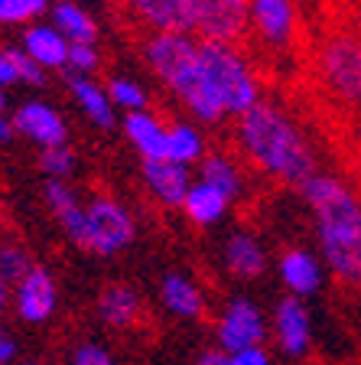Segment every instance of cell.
Returning <instances> with one entry per match:
<instances>
[{
  "label": "cell",
  "instance_id": "6da1fadb",
  "mask_svg": "<svg viewBox=\"0 0 361 365\" xmlns=\"http://www.w3.org/2000/svg\"><path fill=\"white\" fill-rule=\"evenodd\" d=\"M238 160L254 173L303 190L319 173V157L303 124L277 101H257L251 111L234 118Z\"/></svg>",
  "mask_w": 361,
  "mask_h": 365
},
{
  "label": "cell",
  "instance_id": "7a4b0ae2",
  "mask_svg": "<svg viewBox=\"0 0 361 365\" xmlns=\"http://www.w3.org/2000/svg\"><path fill=\"white\" fill-rule=\"evenodd\" d=\"M300 192L316 225L323 267L342 287L361 294V196L355 182L319 170Z\"/></svg>",
  "mask_w": 361,
  "mask_h": 365
},
{
  "label": "cell",
  "instance_id": "3957f363",
  "mask_svg": "<svg viewBox=\"0 0 361 365\" xmlns=\"http://www.w3.org/2000/svg\"><path fill=\"white\" fill-rule=\"evenodd\" d=\"M140 56L157 82L182 105L189 121L199 128H215L225 121L219 101L205 82L199 36L192 33H147L140 36Z\"/></svg>",
  "mask_w": 361,
  "mask_h": 365
},
{
  "label": "cell",
  "instance_id": "277c9868",
  "mask_svg": "<svg viewBox=\"0 0 361 365\" xmlns=\"http://www.w3.org/2000/svg\"><path fill=\"white\" fill-rule=\"evenodd\" d=\"M199 56H202L205 82H209L211 95L219 101L225 121L241 118L257 101H263V78L257 72L254 59L241 46L199 39Z\"/></svg>",
  "mask_w": 361,
  "mask_h": 365
},
{
  "label": "cell",
  "instance_id": "5b68a950",
  "mask_svg": "<svg viewBox=\"0 0 361 365\" xmlns=\"http://www.w3.org/2000/svg\"><path fill=\"white\" fill-rule=\"evenodd\" d=\"M313 76L323 95L342 111L361 114V36L348 26H329L313 49Z\"/></svg>",
  "mask_w": 361,
  "mask_h": 365
},
{
  "label": "cell",
  "instance_id": "8992f818",
  "mask_svg": "<svg viewBox=\"0 0 361 365\" xmlns=\"http://www.w3.org/2000/svg\"><path fill=\"white\" fill-rule=\"evenodd\" d=\"M137 235V222L114 196H95L85 202V238L82 248L98 255V258H114L127 248Z\"/></svg>",
  "mask_w": 361,
  "mask_h": 365
},
{
  "label": "cell",
  "instance_id": "52a82bcc",
  "mask_svg": "<svg viewBox=\"0 0 361 365\" xmlns=\"http://www.w3.org/2000/svg\"><path fill=\"white\" fill-rule=\"evenodd\" d=\"M300 23L296 0H248V39H254L263 53H293Z\"/></svg>",
  "mask_w": 361,
  "mask_h": 365
},
{
  "label": "cell",
  "instance_id": "ba28073f",
  "mask_svg": "<svg viewBox=\"0 0 361 365\" xmlns=\"http://www.w3.org/2000/svg\"><path fill=\"white\" fill-rule=\"evenodd\" d=\"M192 23V36L211 43H234L248 39V0H182Z\"/></svg>",
  "mask_w": 361,
  "mask_h": 365
},
{
  "label": "cell",
  "instance_id": "9c48e42d",
  "mask_svg": "<svg viewBox=\"0 0 361 365\" xmlns=\"http://www.w3.org/2000/svg\"><path fill=\"white\" fill-rule=\"evenodd\" d=\"M215 333H219V349L234 356L241 349H251V346H261L263 342V313L254 300L248 297H231L221 310L219 323H215Z\"/></svg>",
  "mask_w": 361,
  "mask_h": 365
},
{
  "label": "cell",
  "instance_id": "30bf717a",
  "mask_svg": "<svg viewBox=\"0 0 361 365\" xmlns=\"http://www.w3.org/2000/svg\"><path fill=\"white\" fill-rule=\"evenodd\" d=\"M10 124H14V134L33 140V144L43 147V150L66 147V137H68L66 118H62L53 105H46V101H39V98L23 101V105L14 111Z\"/></svg>",
  "mask_w": 361,
  "mask_h": 365
},
{
  "label": "cell",
  "instance_id": "8fae6325",
  "mask_svg": "<svg viewBox=\"0 0 361 365\" xmlns=\"http://www.w3.org/2000/svg\"><path fill=\"white\" fill-rule=\"evenodd\" d=\"M143 186L166 209H182V199H186L189 186L196 180V173L182 163H173V160H143Z\"/></svg>",
  "mask_w": 361,
  "mask_h": 365
},
{
  "label": "cell",
  "instance_id": "7c38bea8",
  "mask_svg": "<svg viewBox=\"0 0 361 365\" xmlns=\"http://www.w3.org/2000/svg\"><path fill=\"white\" fill-rule=\"evenodd\" d=\"M16 313H20L26 323H43V319L53 317L56 304H59V287H56V277L46 267H30L26 277L16 284Z\"/></svg>",
  "mask_w": 361,
  "mask_h": 365
},
{
  "label": "cell",
  "instance_id": "4fadbf2b",
  "mask_svg": "<svg viewBox=\"0 0 361 365\" xmlns=\"http://www.w3.org/2000/svg\"><path fill=\"white\" fill-rule=\"evenodd\" d=\"M127 16L147 33H192L182 0H124Z\"/></svg>",
  "mask_w": 361,
  "mask_h": 365
},
{
  "label": "cell",
  "instance_id": "5bb4252c",
  "mask_svg": "<svg viewBox=\"0 0 361 365\" xmlns=\"http://www.w3.org/2000/svg\"><path fill=\"white\" fill-rule=\"evenodd\" d=\"M277 271H280V281H283L286 294L290 297H309L316 294L323 287V261L319 255H313L309 248H283L277 258Z\"/></svg>",
  "mask_w": 361,
  "mask_h": 365
},
{
  "label": "cell",
  "instance_id": "9a60e30c",
  "mask_svg": "<svg viewBox=\"0 0 361 365\" xmlns=\"http://www.w3.org/2000/svg\"><path fill=\"white\" fill-rule=\"evenodd\" d=\"M273 336H277V346L286 356H303L309 349L313 323H309V310L300 297L286 294L277 304V310H273Z\"/></svg>",
  "mask_w": 361,
  "mask_h": 365
},
{
  "label": "cell",
  "instance_id": "2e32d148",
  "mask_svg": "<svg viewBox=\"0 0 361 365\" xmlns=\"http://www.w3.org/2000/svg\"><path fill=\"white\" fill-rule=\"evenodd\" d=\"M221 258H225L228 274L238 277V281H254V277H261L267 271V248H263V242L254 232H244V228H238V232H231L225 238Z\"/></svg>",
  "mask_w": 361,
  "mask_h": 365
},
{
  "label": "cell",
  "instance_id": "e0dca14e",
  "mask_svg": "<svg viewBox=\"0 0 361 365\" xmlns=\"http://www.w3.org/2000/svg\"><path fill=\"white\" fill-rule=\"evenodd\" d=\"M120 128H124L127 144L134 147L143 160H163L166 157V121L159 114H153L150 108H147V111L124 114Z\"/></svg>",
  "mask_w": 361,
  "mask_h": 365
},
{
  "label": "cell",
  "instance_id": "ac0fdd59",
  "mask_svg": "<svg viewBox=\"0 0 361 365\" xmlns=\"http://www.w3.org/2000/svg\"><path fill=\"white\" fill-rule=\"evenodd\" d=\"M98 317L114 329H134L143 319V300L134 287L127 284H108L98 294Z\"/></svg>",
  "mask_w": 361,
  "mask_h": 365
},
{
  "label": "cell",
  "instance_id": "d6986e66",
  "mask_svg": "<svg viewBox=\"0 0 361 365\" xmlns=\"http://www.w3.org/2000/svg\"><path fill=\"white\" fill-rule=\"evenodd\" d=\"M20 49L36 62L39 68H66L68 66V43L59 30H53L49 23H33L23 30Z\"/></svg>",
  "mask_w": 361,
  "mask_h": 365
},
{
  "label": "cell",
  "instance_id": "ffe728a7",
  "mask_svg": "<svg viewBox=\"0 0 361 365\" xmlns=\"http://www.w3.org/2000/svg\"><path fill=\"white\" fill-rule=\"evenodd\" d=\"M49 26L66 36L68 46H95L98 43V20L75 0H56L49 7Z\"/></svg>",
  "mask_w": 361,
  "mask_h": 365
},
{
  "label": "cell",
  "instance_id": "44dd1931",
  "mask_svg": "<svg viewBox=\"0 0 361 365\" xmlns=\"http://www.w3.org/2000/svg\"><path fill=\"white\" fill-rule=\"evenodd\" d=\"M196 180L215 186V190L225 192L234 202V199L244 192V180H248V176H244V163H241L238 157L221 153V150H209L202 157V163L196 167Z\"/></svg>",
  "mask_w": 361,
  "mask_h": 365
},
{
  "label": "cell",
  "instance_id": "7402d4cb",
  "mask_svg": "<svg viewBox=\"0 0 361 365\" xmlns=\"http://www.w3.org/2000/svg\"><path fill=\"white\" fill-rule=\"evenodd\" d=\"M205 153H209V144H205V134L196 121L179 118V121L166 124V160L192 170L202 163Z\"/></svg>",
  "mask_w": 361,
  "mask_h": 365
},
{
  "label": "cell",
  "instance_id": "603a6c76",
  "mask_svg": "<svg viewBox=\"0 0 361 365\" xmlns=\"http://www.w3.org/2000/svg\"><path fill=\"white\" fill-rule=\"evenodd\" d=\"M228 209H231V199H228L225 192H219L215 186L199 182V180H192L186 199H182V212H186V219L199 228L219 225V222L228 215Z\"/></svg>",
  "mask_w": 361,
  "mask_h": 365
},
{
  "label": "cell",
  "instance_id": "cb8c5ba5",
  "mask_svg": "<svg viewBox=\"0 0 361 365\" xmlns=\"http://www.w3.org/2000/svg\"><path fill=\"white\" fill-rule=\"evenodd\" d=\"M68 91H72V98L78 101V108L85 111L95 128L108 130L117 124V111H114L111 98H108L105 85H98L95 78H85V76H68Z\"/></svg>",
  "mask_w": 361,
  "mask_h": 365
},
{
  "label": "cell",
  "instance_id": "d4e9b609",
  "mask_svg": "<svg viewBox=\"0 0 361 365\" xmlns=\"http://www.w3.org/2000/svg\"><path fill=\"white\" fill-rule=\"evenodd\" d=\"M159 297H163L166 310L182 319H202L205 317V297L199 284L186 274H166L159 284Z\"/></svg>",
  "mask_w": 361,
  "mask_h": 365
},
{
  "label": "cell",
  "instance_id": "484cf974",
  "mask_svg": "<svg viewBox=\"0 0 361 365\" xmlns=\"http://www.w3.org/2000/svg\"><path fill=\"white\" fill-rule=\"evenodd\" d=\"M105 91H108V98H111L114 111L134 114V111H147V105H150L147 88L140 82H134V78H111L105 85Z\"/></svg>",
  "mask_w": 361,
  "mask_h": 365
},
{
  "label": "cell",
  "instance_id": "4316f807",
  "mask_svg": "<svg viewBox=\"0 0 361 365\" xmlns=\"http://www.w3.org/2000/svg\"><path fill=\"white\" fill-rule=\"evenodd\" d=\"M49 14V0H0V26H16V23H33Z\"/></svg>",
  "mask_w": 361,
  "mask_h": 365
},
{
  "label": "cell",
  "instance_id": "83f0119b",
  "mask_svg": "<svg viewBox=\"0 0 361 365\" xmlns=\"http://www.w3.org/2000/svg\"><path fill=\"white\" fill-rule=\"evenodd\" d=\"M39 170L46 173V180H62L66 182L68 176L75 173V153L68 147H53V150L39 153Z\"/></svg>",
  "mask_w": 361,
  "mask_h": 365
},
{
  "label": "cell",
  "instance_id": "f1b7e54d",
  "mask_svg": "<svg viewBox=\"0 0 361 365\" xmlns=\"http://www.w3.org/2000/svg\"><path fill=\"white\" fill-rule=\"evenodd\" d=\"M30 267V255L20 245H0V277L7 284H20Z\"/></svg>",
  "mask_w": 361,
  "mask_h": 365
},
{
  "label": "cell",
  "instance_id": "f546056e",
  "mask_svg": "<svg viewBox=\"0 0 361 365\" xmlns=\"http://www.w3.org/2000/svg\"><path fill=\"white\" fill-rule=\"evenodd\" d=\"M43 196H46V205L53 209L56 219H59V215H66L68 209H75V205H78L75 190H72L68 182H62V180H46Z\"/></svg>",
  "mask_w": 361,
  "mask_h": 365
},
{
  "label": "cell",
  "instance_id": "4dcf8cb0",
  "mask_svg": "<svg viewBox=\"0 0 361 365\" xmlns=\"http://www.w3.org/2000/svg\"><path fill=\"white\" fill-rule=\"evenodd\" d=\"M101 56L98 46H68V76H85L91 78V72H98Z\"/></svg>",
  "mask_w": 361,
  "mask_h": 365
},
{
  "label": "cell",
  "instance_id": "1f68e13d",
  "mask_svg": "<svg viewBox=\"0 0 361 365\" xmlns=\"http://www.w3.org/2000/svg\"><path fill=\"white\" fill-rule=\"evenodd\" d=\"M7 53H10V59H14V66H16V78H20V82H26V85H43L46 82V72L30 59V56L23 53L20 46L7 49Z\"/></svg>",
  "mask_w": 361,
  "mask_h": 365
},
{
  "label": "cell",
  "instance_id": "d6a6232c",
  "mask_svg": "<svg viewBox=\"0 0 361 365\" xmlns=\"http://www.w3.org/2000/svg\"><path fill=\"white\" fill-rule=\"evenodd\" d=\"M228 359H231L228 365H271V359H267V349H263V346L241 349V352H234V356H228Z\"/></svg>",
  "mask_w": 361,
  "mask_h": 365
},
{
  "label": "cell",
  "instance_id": "836d02e7",
  "mask_svg": "<svg viewBox=\"0 0 361 365\" xmlns=\"http://www.w3.org/2000/svg\"><path fill=\"white\" fill-rule=\"evenodd\" d=\"M75 365H114V362L101 346H82L75 352Z\"/></svg>",
  "mask_w": 361,
  "mask_h": 365
},
{
  "label": "cell",
  "instance_id": "e575fe53",
  "mask_svg": "<svg viewBox=\"0 0 361 365\" xmlns=\"http://www.w3.org/2000/svg\"><path fill=\"white\" fill-rule=\"evenodd\" d=\"M20 78H16V66L14 59H10L7 49H0V91L7 88V85H16Z\"/></svg>",
  "mask_w": 361,
  "mask_h": 365
},
{
  "label": "cell",
  "instance_id": "d590c367",
  "mask_svg": "<svg viewBox=\"0 0 361 365\" xmlns=\"http://www.w3.org/2000/svg\"><path fill=\"white\" fill-rule=\"evenodd\" d=\"M14 137V124L7 118V98H4V91H0V144Z\"/></svg>",
  "mask_w": 361,
  "mask_h": 365
},
{
  "label": "cell",
  "instance_id": "8d00e7d4",
  "mask_svg": "<svg viewBox=\"0 0 361 365\" xmlns=\"http://www.w3.org/2000/svg\"><path fill=\"white\" fill-rule=\"evenodd\" d=\"M231 359H228V352H221V349H209V352H202L199 356V362L196 365H228Z\"/></svg>",
  "mask_w": 361,
  "mask_h": 365
},
{
  "label": "cell",
  "instance_id": "74e56055",
  "mask_svg": "<svg viewBox=\"0 0 361 365\" xmlns=\"http://www.w3.org/2000/svg\"><path fill=\"white\" fill-rule=\"evenodd\" d=\"M14 352H16V346L10 339H4V336H0V365L4 362H10V359H14Z\"/></svg>",
  "mask_w": 361,
  "mask_h": 365
},
{
  "label": "cell",
  "instance_id": "f35d334b",
  "mask_svg": "<svg viewBox=\"0 0 361 365\" xmlns=\"http://www.w3.org/2000/svg\"><path fill=\"white\" fill-rule=\"evenodd\" d=\"M355 190H358V196H361V153H358V157H355Z\"/></svg>",
  "mask_w": 361,
  "mask_h": 365
},
{
  "label": "cell",
  "instance_id": "ab89813d",
  "mask_svg": "<svg viewBox=\"0 0 361 365\" xmlns=\"http://www.w3.org/2000/svg\"><path fill=\"white\" fill-rule=\"evenodd\" d=\"M7 297H10V284L0 277V310H4V304H7Z\"/></svg>",
  "mask_w": 361,
  "mask_h": 365
},
{
  "label": "cell",
  "instance_id": "60d3db41",
  "mask_svg": "<svg viewBox=\"0 0 361 365\" xmlns=\"http://www.w3.org/2000/svg\"><path fill=\"white\" fill-rule=\"evenodd\" d=\"M355 33H358V36H361V7L355 10Z\"/></svg>",
  "mask_w": 361,
  "mask_h": 365
},
{
  "label": "cell",
  "instance_id": "b9f144b4",
  "mask_svg": "<svg viewBox=\"0 0 361 365\" xmlns=\"http://www.w3.org/2000/svg\"><path fill=\"white\" fill-rule=\"evenodd\" d=\"M111 4H124V0H111Z\"/></svg>",
  "mask_w": 361,
  "mask_h": 365
}]
</instances>
